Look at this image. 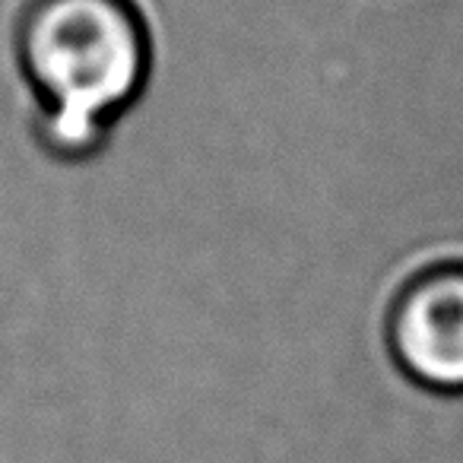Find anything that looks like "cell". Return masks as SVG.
Masks as SVG:
<instances>
[{
	"instance_id": "cell-1",
	"label": "cell",
	"mask_w": 463,
	"mask_h": 463,
	"mask_svg": "<svg viewBox=\"0 0 463 463\" xmlns=\"http://www.w3.org/2000/svg\"><path fill=\"white\" fill-rule=\"evenodd\" d=\"M10 54L29 92L35 146L67 168L109 153L153 71L137 0H14Z\"/></svg>"
},
{
	"instance_id": "cell-2",
	"label": "cell",
	"mask_w": 463,
	"mask_h": 463,
	"mask_svg": "<svg viewBox=\"0 0 463 463\" xmlns=\"http://www.w3.org/2000/svg\"><path fill=\"white\" fill-rule=\"evenodd\" d=\"M384 340L406 381L431 393H463V258L431 260L397 286Z\"/></svg>"
}]
</instances>
